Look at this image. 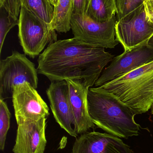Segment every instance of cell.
I'll return each instance as SVG.
<instances>
[{"instance_id": "7", "label": "cell", "mask_w": 153, "mask_h": 153, "mask_svg": "<svg viewBox=\"0 0 153 153\" xmlns=\"http://www.w3.org/2000/svg\"><path fill=\"white\" fill-rule=\"evenodd\" d=\"M115 30L116 39L125 50L147 43L153 35V25L146 18L144 4L117 20Z\"/></svg>"}, {"instance_id": "9", "label": "cell", "mask_w": 153, "mask_h": 153, "mask_svg": "<svg viewBox=\"0 0 153 153\" xmlns=\"http://www.w3.org/2000/svg\"><path fill=\"white\" fill-rule=\"evenodd\" d=\"M18 128L13 153H44L47 144V118L39 120L16 118Z\"/></svg>"}, {"instance_id": "17", "label": "cell", "mask_w": 153, "mask_h": 153, "mask_svg": "<svg viewBox=\"0 0 153 153\" xmlns=\"http://www.w3.org/2000/svg\"><path fill=\"white\" fill-rule=\"evenodd\" d=\"M11 114L7 103L3 100H0V150L4 151L7 133L10 125Z\"/></svg>"}, {"instance_id": "2", "label": "cell", "mask_w": 153, "mask_h": 153, "mask_svg": "<svg viewBox=\"0 0 153 153\" xmlns=\"http://www.w3.org/2000/svg\"><path fill=\"white\" fill-rule=\"evenodd\" d=\"M88 104L91 119L98 127L119 138L139 135L141 126L135 121L136 114L113 94L101 86L90 87Z\"/></svg>"}, {"instance_id": "14", "label": "cell", "mask_w": 153, "mask_h": 153, "mask_svg": "<svg viewBox=\"0 0 153 153\" xmlns=\"http://www.w3.org/2000/svg\"><path fill=\"white\" fill-rule=\"evenodd\" d=\"M73 13V0H59L54 7L53 19L49 26L59 33H67L71 29Z\"/></svg>"}, {"instance_id": "8", "label": "cell", "mask_w": 153, "mask_h": 153, "mask_svg": "<svg viewBox=\"0 0 153 153\" xmlns=\"http://www.w3.org/2000/svg\"><path fill=\"white\" fill-rule=\"evenodd\" d=\"M153 61V48L142 44L114 57L109 66L102 71L95 83L101 86Z\"/></svg>"}, {"instance_id": "15", "label": "cell", "mask_w": 153, "mask_h": 153, "mask_svg": "<svg viewBox=\"0 0 153 153\" xmlns=\"http://www.w3.org/2000/svg\"><path fill=\"white\" fill-rule=\"evenodd\" d=\"M115 0H90L86 15L100 22L110 20L116 15Z\"/></svg>"}, {"instance_id": "5", "label": "cell", "mask_w": 153, "mask_h": 153, "mask_svg": "<svg viewBox=\"0 0 153 153\" xmlns=\"http://www.w3.org/2000/svg\"><path fill=\"white\" fill-rule=\"evenodd\" d=\"M25 54L13 51L11 55L0 62V100L12 97L17 85L28 82L35 89L38 87L37 71L35 65Z\"/></svg>"}, {"instance_id": "18", "label": "cell", "mask_w": 153, "mask_h": 153, "mask_svg": "<svg viewBox=\"0 0 153 153\" xmlns=\"http://www.w3.org/2000/svg\"><path fill=\"white\" fill-rule=\"evenodd\" d=\"M0 53L8 32L14 26L19 24V19L13 18L9 15L6 10L0 7Z\"/></svg>"}, {"instance_id": "20", "label": "cell", "mask_w": 153, "mask_h": 153, "mask_svg": "<svg viewBox=\"0 0 153 153\" xmlns=\"http://www.w3.org/2000/svg\"><path fill=\"white\" fill-rule=\"evenodd\" d=\"M0 7H3L11 17L18 19L21 9L20 0H0Z\"/></svg>"}, {"instance_id": "12", "label": "cell", "mask_w": 153, "mask_h": 153, "mask_svg": "<svg viewBox=\"0 0 153 153\" xmlns=\"http://www.w3.org/2000/svg\"><path fill=\"white\" fill-rule=\"evenodd\" d=\"M71 153H135L119 137L107 133L88 132L77 137Z\"/></svg>"}, {"instance_id": "13", "label": "cell", "mask_w": 153, "mask_h": 153, "mask_svg": "<svg viewBox=\"0 0 153 153\" xmlns=\"http://www.w3.org/2000/svg\"><path fill=\"white\" fill-rule=\"evenodd\" d=\"M66 81L69 87L75 130L77 134H81L95 126L88 109V93L90 88L81 80L67 79Z\"/></svg>"}, {"instance_id": "10", "label": "cell", "mask_w": 153, "mask_h": 153, "mask_svg": "<svg viewBox=\"0 0 153 153\" xmlns=\"http://www.w3.org/2000/svg\"><path fill=\"white\" fill-rule=\"evenodd\" d=\"M12 99L15 118L37 120L49 116L47 104L28 82L14 86Z\"/></svg>"}, {"instance_id": "21", "label": "cell", "mask_w": 153, "mask_h": 153, "mask_svg": "<svg viewBox=\"0 0 153 153\" xmlns=\"http://www.w3.org/2000/svg\"><path fill=\"white\" fill-rule=\"evenodd\" d=\"M90 0H73V13L85 15Z\"/></svg>"}, {"instance_id": "3", "label": "cell", "mask_w": 153, "mask_h": 153, "mask_svg": "<svg viewBox=\"0 0 153 153\" xmlns=\"http://www.w3.org/2000/svg\"><path fill=\"white\" fill-rule=\"evenodd\" d=\"M117 96L136 115L153 104V61L101 86Z\"/></svg>"}, {"instance_id": "1", "label": "cell", "mask_w": 153, "mask_h": 153, "mask_svg": "<svg viewBox=\"0 0 153 153\" xmlns=\"http://www.w3.org/2000/svg\"><path fill=\"white\" fill-rule=\"evenodd\" d=\"M114 57L104 48L91 45L74 38L57 40L39 56L37 71L51 82L81 80L90 88Z\"/></svg>"}, {"instance_id": "22", "label": "cell", "mask_w": 153, "mask_h": 153, "mask_svg": "<svg viewBox=\"0 0 153 153\" xmlns=\"http://www.w3.org/2000/svg\"><path fill=\"white\" fill-rule=\"evenodd\" d=\"M144 4L146 18L153 25V0H145Z\"/></svg>"}, {"instance_id": "16", "label": "cell", "mask_w": 153, "mask_h": 153, "mask_svg": "<svg viewBox=\"0 0 153 153\" xmlns=\"http://www.w3.org/2000/svg\"><path fill=\"white\" fill-rule=\"evenodd\" d=\"M22 5L40 19L49 24L53 19L54 7L49 0H20Z\"/></svg>"}, {"instance_id": "19", "label": "cell", "mask_w": 153, "mask_h": 153, "mask_svg": "<svg viewBox=\"0 0 153 153\" xmlns=\"http://www.w3.org/2000/svg\"><path fill=\"white\" fill-rule=\"evenodd\" d=\"M145 0H115L117 20L121 19L144 4Z\"/></svg>"}, {"instance_id": "23", "label": "cell", "mask_w": 153, "mask_h": 153, "mask_svg": "<svg viewBox=\"0 0 153 153\" xmlns=\"http://www.w3.org/2000/svg\"><path fill=\"white\" fill-rule=\"evenodd\" d=\"M147 45L153 48V35L147 42Z\"/></svg>"}, {"instance_id": "11", "label": "cell", "mask_w": 153, "mask_h": 153, "mask_svg": "<svg viewBox=\"0 0 153 153\" xmlns=\"http://www.w3.org/2000/svg\"><path fill=\"white\" fill-rule=\"evenodd\" d=\"M46 94L56 121L71 136L76 137L66 80L51 82Z\"/></svg>"}, {"instance_id": "24", "label": "cell", "mask_w": 153, "mask_h": 153, "mask_svg": "<svg viewBox=\"0 0 153 153\" xmlns=\"http://www.w3.org/2000/svg\"><path fill=\"white\" fill-rule=\"evenodd\" d=\"M49 1L50 2V3H51V4H52L54 7L57 4L59 0H49Z\"/></svg>"}, {"instance_id": "25", "label": "cell", "mask_w": 153, "mask_h": 153, "mask_svg": "<svg viewBox=\"0 0 153 153\" xmlns=\"http://www.w3.org/2000/svg\"><path fill=\"white\" fill-rule=\"evenodd\" d=\"M151 110H152V114H153V104L152 106V108H151Z\"/></svg>"}, {"instance_id": "6", "label": "cell", "mask_w": 153, "mask_h": 153, "mask_svg": "<svg viewBox=\"0 0 153 153\" xmlns=\"http://www.w3.org/2000/svg\"><path fill=\"white\" fill-rule=\"evenodd\" d=\"M116 16L106 22L95 21L85 15L73 13L71 29L74 38L85 44L106 48H114L119 42L116 38Z\"/></svg>"}, {"instance_id": "4", "label": "cell", "mask_w": 153, "mask_h": 153, "mask_svg": "<svg viewBox=\"0 0 153 153\" xmlns=\"http://www.w3.org/2000/svg\"><path fill=\"white\" fill-rule=\"evenodd\" d=\"M19 21V43L25 54L31 58L39 56L47 46L57 40L55 30L22 5Z\"/></svg>"}]
</instances>
